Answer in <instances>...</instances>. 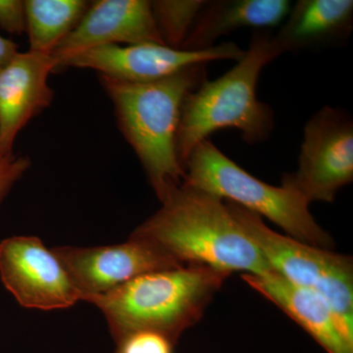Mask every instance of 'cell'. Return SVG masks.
Returning <instances> with one entry per match:
<instances>
[{
  "mask_svg": "<svg viewBox=\"0 0 353 353\" xmlns=\"http://www.w3.org/2000/svg\"><path fill=\"white\" fill-rule=\"evenodd\" d=\"M352 180V121L341 111L325 106L304 128L299 170L285 175L283 182L310 204L333 202L336 192Z\"/></svg>",
  "mask_w": 353,
  "mask_h": 353,
  "instance_id": "obj_7",
  "label": "cell"
},
{
  "mask_svg": "<svg viewBox=\"0 0 353 353\" xmlns=\"http://www.w3.org/2000/svg\"><path fill=\"white\" fill-rule=\"evenodd\" d=\"M58 68L52 55L18 52L0 71V155L13 154L19 132L53 101L48 78Z\"/></svg>",
  "mask_w": 353,
  "mask_h": 353,
  "instance_id": "obj_12",
  "label": "cell"
},
{
  "mask_svg": "<svg viewBox=\"0 0 353 353\" xmlns=\"http://www.w3.org/2000/svg\"><path fill=\"white\" fill-rule=\"evenodd\" d=\"M182 185L267 218L294 240L326 250L334 245L330 234L311 215L308 202L292 185L283 182L282 187H274L262 182L234 163L209 139L190 153Z\"/></svg>",
  "mask_w": 353,
  "mask_h": 353,
  "instance_id": "obj_5",
  "label": "cell"
},
{
  "mask_svg": "<svg viewBox=\"0 0 353 353\" xmlns=\"http://www.w3.org/2000/svg\"><path fill=\"white\" fill-rule=\"evenodd\" d=\"M273 37L281 52L327 43L347 36L352 29V0H301Z\"/></svg>",
  "mask_w": 353,
  "mask_h": 353,
  "instance_id": "obj_15",
  "label": "cell"
},
{
  "mask_svg": "<svg viewBox=\"0 0 353 353\" xmlns=\"http://www.w3.org/2000/svg\"><path fill=\"white\" fill-rule=\"evenodd\" d=\"M230 276L204 265H183L143 274L85 301L103 313L115 343L139 331L157 332L176 343Z\"/></svg>",
  "mask_w": 353,
  "mask_h": 353,
  "instance_id": "obj_3",
  "label": "cell"
},
{
  "mask_svg": "<svg viewBox=\"0 0 353 353\" xmlns=\"http://www.w3.org/2000/svg\"><path fill=\"white\" fill-rule=\"evenodd\" d=\"M246 284L282 309L327 353H353V343L341 328L329 304L311 290L292 284L276 272L243 274Z\"/></svg>",
  "mask_w": 353,
  "mask_h": 353,
  "instance_id": "obj_13",
  "label": "cell"
},
{
  "mask_svg": "<svg viewBox=\"0 0 353 353\" xmlns=\"http://www.w3.org/2000/svg\"><path fill=\"white\" fill-rule=\"evenodd\" d=\"M0 28L11 34L26 32V6L23 0H0Z\"/></svg>",
  "mask_w": 353,
  "mask_h": 353,
  "instance_id": "obj_20",
  "label": "cell"
},
{
  "mask_svg": "<svg viewBox=\"0 0 353 353\" xmlns=\"http://www.w3.org/2000/svg\"><path fill=\"white\" fill-rule=\"evenodd\" d=\"M19 52L17 43L0 36V71Z\"/></svg>",
  "mask_w": 353,
  "mask_h": 353,
  "instance_id": "obj_21",
  "label": "cell"
},
{
  "mask_svg": "<svg viewBox=\"0 0 353 353\" xmlns=\"http://www.w3.org/2000/svg\"><path fill=\"white\" fill-rule=\"evenodd\" d=\"M203 75V65L145 83L99 75L113 102L121 132L143 164L160 201L182 185L185 171L176 155V132L183 101Z\"/></svg>",
  "mask_w": 353,
  "mask_h": 353,
  "instance_id": "obj_2",
  "label": "cell"
},
{
  "mask_svg": "<svg viewBox=\"0 0 353 353\" xmlns=\"http://www.w3.org/2000/svg\"><path fill=\"white\" fill-rule=\"evenodd\" d=\"M31 166V161L23 155H0V206L14 185Z\"/></svg>",
  "mask_w": 353,
  "mask_h": 353,
  "instance_id": "obj_19",
  "label": "cell"
},
{
  "mask_svg": "<svg viewBox=\"0 0 353 353\" xmlns=\"http://www.w3.org/2000/svg\"><path fill=\"white\" fill-rule=\"evenodd\" d=\"M161 204L131 236L153 243L183 265L229 274L273 272L225 199L181 185Z\"/></svg>",
  "mask_w": 353,
  "mask_h": 353,
  "instance_id": "obj_1",
  "label": "cell"
},
{
  "mask_svg": "<svg viewBox=\"0 0 353 353\" xmlns=\"http://www.w3.org/2000/svg\"><path fill=\"white\" fill-rule=\"evenodd\" d=\"M30 51L52 55L87 10L83 0H26Z\"/></svg>",
  "mask_w": 353,
  "mask_h": 353,
  "instance_id": "obj_16",
  "label": "cell"
},
{
  "mask_svg": "<svg viewBox=\"0 0 353 353\" xmlns=\"http://www.w3.org/2000/svg\"><path fill=\"white\" fill-rule=\"evenodd\" d=\"M234 216L274 272L329 304L353 343V262L347 255L276 233L259 215L229 201Z\"/></svg>",
  "mask_w": 353,
  "mask_h": 353,
  "instance_id": "obj_6",
  "label": "cell"
},
{
  "mask_svg": "<svg viewBox=\"0 0 353 353\" xmlns=\"http://www.w3.org/2000/svg\"><path fill=\"white\" fill-rule=\"evenodd\" d=\"M290 2L285 0H229L209 2L202 9L183 43L182 50H202L243 28H269L287 18Z\"/></svg>",
  "mask_w": 353,
  "mask_h": 353,
  "instance_id": "obj_14",
  "label": "cell"
},
{
  "mask_svg": "<svg viewBox=\"0 0 353 353\" xmlns=\"http://www.w3.org/2000/svg\"><path fill=\"white\" fill-rule=\"evenodd\" d=\"M245 50L234 43L218 44L206 50H174L152 43L105 46L69 58L59 68L92 69L99 75L130 83H145L174 75L190 67L217 60H241Z\"/></svg>",
  "mask_w": 353,
  "mask_h": 353,
  "instance_id": "obj_9",
  "label": "cell"
},
{
  "mask_svg": "<svg viewBox=\"0 0 353 353\" xmlns=\"http://www.w3.org/2000/svg\"><path fill=\"white\" fill-rule=\"evenodd\" d=\"M208 3L202 0L152 1L153 17L164 43L181 50L197 16Z\"/></svg>",
  "mask_w": 353,
  "mask_h": 353,
  "instance_id": "obj_17",
  "label": "cell"
},
{
  "mask_svg": "<svg viewBox=\"0 0 353 353\" xmlns=\"http://www.w3.org/2000/svg\"><path fill=\"white\" fill-rule=\"evenodd\" d=\"M0 279L25 308L58 310L83 301L57 255L37 236H11L0 243Z\"/></svg>",
  "mask_w": 353,
  "mask_h": 353,
  "instance_id": "obj_8",
  "label": "cell"
},
{
  "mask_svg": "<svg viewBox=\"0 0 353 353\" xmlns=\"http://www.w3.org/2000/svg\"><path fill=\"white\" fill-rule=\"evenodd\" d=\"M51 250L82 292L83 301L143 274L183 266L153 243L134 236L121 245Z\"/></svg>",
  "mask_w": 353,
  "mask_h": 353,
  "instance_id": "obj_10",
  "label": "cell"
},
{
  "mask_svg": "<svg viewBox=\"0 0 353 353\" xmlns=\"http://www.w3.org/2000/svg\"><path fill=\"white\" fill-rule=\"evenodd\" d=\"M175 345L170 339L157 332L139 331L116 343V353H174Z\"/></svg>",
  "mask_w": 353,
  "mask_h": 353,
  "instance_id": "obj_18",
  "label": "cell"
},
{
  "mask_svg": "<svg viewBox=\"0 0 353 353\" xmlns=\"http://www.w3.org/2000/svg\"><path fill=\"white\" fill-rule=\"evenodd\" d=\"M281 54L273 37L256 32L233 69L214 81L202 82L188 94L176 139V155L183 171L194 148L212 132L234 128L250 145L270 136L273 112L257 99L256 85L264 67Z\"/></svg>",
  "mask_w": 353,
  "mask_h": 353,
  "instance_id": "obj_4",
  "label": "cell"
},
{
  "mask_svg": "<svg viewBox=\"0 0 353 353\" xmlns=\"http://www.w3.org/2000/svg\"><path fill=\"white\" fill-rule=\"evenodd\" d=\"M164 43L148 0H97L60 43L52 57L60 64L85 51L105 46ZM57 68V69H58Z\"/></svg>",
  "mask_w": 353,
  "mask_h": 353,
  "instance_id": "obj_11",
  "label": "cell"
}]
</instances>
